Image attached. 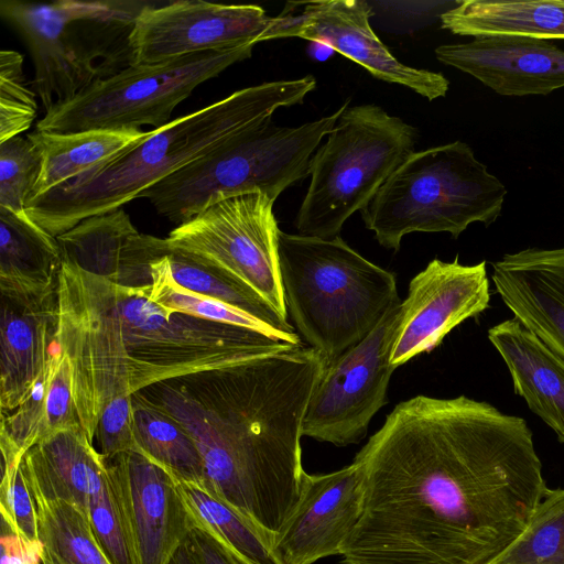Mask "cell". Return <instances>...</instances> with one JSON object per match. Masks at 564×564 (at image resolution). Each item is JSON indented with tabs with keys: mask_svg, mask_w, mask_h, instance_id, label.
I'll use <instances>...</instances> for the list:
<instances>
[{
	"mask_svg": "<svg viewBox=\"0 0 564 564\" xmlns=\"http://www.w3.org/2000/svg\"><path fill=\"white\" fill-rule=\"evenodd\" d=\"M151 270L152 283L145 286L147 296L164 308L262 333L290 334L276 330L237 307L178 285L171 278L166 254L154 262Z\"/></svg>",
	"mask_w": 564,
	"mask_h": 564,
	"instance_id": "836d02e7",
	"label": "cell"
},
{
	"mask_svg": "<svg viewBox=\"0 0 564 564\" xmlns=\"http://www.w3.org/2000/svg\"><path fill=\"white\" fill-rule=\"evenodd\" d=\"M401 303L397 301L361 341L325 362L307 405L303 436L335 446L365 437L371 419L387 402Z\"/></svg>",
	"mask_w": 564,
	"mask_h": 564,
	"instance_id": "4fadbf2b",
	"label": "cell"
},
{
	"mask_svg": "<svg viewBox=\"0 0 564 564\" xmlns=\"http://www.w3.org/2000/svg\"><path fill=\"white\" fill-rule=\"evenodd\" d=\"M487 564H564V488H549L522 532Z\"/></svg>",
	"mask_w": 564,
	"mask_h": 564,
	"instance_id": "d6a6232c",
	"label": "cell"
},
{
	"mask_svg": "<svg viewBox=\"0 0 564 564\" xmlns=\"http://www.w3.org/2000/svg\"><path fill=\"white\" fill-rule=\"evenodd\" d=\"M42 170V154L28 138L0 143V207L25 212Z\"/></svg>",
	"mask_w": 564,
	"mask_h": 564,
	"instance_id": "d590c367",
	"label": "cell"
},
{
	"mask_svg": "<svg viewBox=\"0 0 564 564\" xmlns=\"http://www.w3.org/2000/svg\"><path fill=\"white\" fill-rule=\"evenodd\" d=\"M272 17L254 4L149 2L130 34L131 65L262 42Z\"/></svg>",
	"mask_w": 564,
	"mask_h": 564,
	"instance_id": "9a60e30c",
	"label": "cell"
},
{
	"mask_svg": "<svg viewBox=\"0 0 564 564\" xmlns=\"http://www.w3.org/2000/svg\"><path fill=\"white\" fill-rule=\"evenodd\" d=\"M486 261L465 265L433 259L409 283L390 364L397 368L437 347L457 325L489 306Z\"/></svg>",
	"mask_w": 564,
	"mask_h": 564,
	"instance_id": "2e32d148",
	"label": "cell"
},
{
	"mask_svg": "<svg viewBox=\"0 0 564 564\" xmlns=\"http://www.w3.org/2000/svg\"><path fill=\"white\" fill-rule=\"evenodd\" d=\"M31 495L43 546L42 564H111L82 510L65 501Z\"/></svg>",
	"mask_w": 564,
	"mask_h": 564,
	"instance_id": "4dcf8cb0",
	"label": "cell"
},
{
	"mask_svg": "<svg viewBox=\"0 0 564 564\" xmlns=\"http://www.w3.org/2000/svg\"><path fill=\"white\" fill-rule=\"evenodd\" d=\"M326 137L294 225L300 235L332 239L414 152L417 131L377 105L346 102Z\"/></svg>",
	"mask_w": 564,
	"mask_h": 564,
	"instance_id": "9c48e42d",
	"label": "cell"
},
{
	"mask_svg": "<svg viewBox=\"0 0 564 564\" xmlns=\"http://www.w3.org/2000/svg\"><path fill=\"white\" fill-rule=\"evenodd\" d=\"M491 278L513 317L564 361V247L506 253Z\"/></svg>",
	"mask_w": 564,
	"mask_h": 564,
	"instance_id": "ffe728a7",
	"label": "cell"
},
{
	"mask_svg": "<svg viewBox=\"0 0 564 564\" xmlns=\"http://www.w3.org/2000/svg\"><path fill=\"white\" fill-rule=\"evenodd\" d=\"M148 3L1 0L2 18L31 53L45 113L131 65L130 34Z\"/></svg>",
	"mask_w": 564,
	"mask_h": 564,
	"instance_id": "5b68a950",
	"label": "cell"
},
{
	"mask_svg": "<svg viewBox=\"0 0 564 564\" xmlns=\"http://www.w3.org/2000/svg\"><path fill=\"white\" fill-rule=\"evenodd\" d=\"M63 257L57 238L26 212L0 207V290L44 296L57 291Z\"/></svg>",
	"mask_w": 564,
	"mask_h": 564,
	"instance_id": "d4e9b609",
	"label": "cell"
},
{
	"mask_svg": "<svg viewBox=\"0 0 564 564\" xmlns=\"http://www.w3.org/2000/svg\"><path fill=\"white\" fill-rule=\"evenodd\" d=\"M343 109L344 105L330 116L297 127L270 120L152 185L139 198L148 199L177 226L221 199L242 194L260 192L275 202L310 175L311 159Z\"/></svg>",
	"mask_w": 564,
	"mask_h": 564,
	"instance_id": "52a82bcc",
	"label": "cell"
},
{
	"mask_svg": "<svg viewBox=\"0 0 564 564\" xmlns=\"http://www.w3.org/2000/svg\"><path fill=\"white\" fill-rule=\"evenodd\" d=\"M166 261L171 278L178 285L237 307L276 330L295 333L288 319L247 284L169 249Z\"/></svg>",
	"mask_w": 564,
	"mask_h": 564,
	"instance_id": "1f68e13d",
	"label": "cell"
},
{
	"mask_svg": "<svg viewBox=\"0 0 564 564\" xmlns=\"http://www.w3.org/2000/svg\"><path fill=\"white\" fill-rule=\"evenodd\" d=\"M1 564H42L40 540L29 541L1 524Z\"/></svg>",
	"mask_w": 564,
	"mask_h": 564,
	"instance_id": "60d3db41",
	"label": "cell"
},
{
	"mask_svg": "<svg viewBox=\"0 0 564 564\" xmlns=\"http://www.w3.org/2000/svg\"><path fill=\"white\" fill-rule=\"evenodd\" d=\"M37 104L26 87L23 56L12 50L0 52V143L19 137L36 118Z\"/></svg>",
	"mask_w": 564,
	"mask_h": 564,
	"instance_id": "8d00e7d4",
	"label": "cell"
},
{
	"mask_svg": "<svg viewBox=\"0 0 564 564\" xmlns=\"http://www.w3.org/2000/svg\"><path fill=\"white\" fill-rule=\"evenodd\" d=\"M169 564H195L186 541L178 547Z\"/></svg>",
	"mask_w": 564,
	"mask_h": 564,
	"instance_id": "b9f144b4",
	"label": "cell"
},
{
	"mask_svg": "<svg viewBox=\"0 0 564 564\" xmlns=\"http://www.w3.org/2000/svg\"><path fill=\"white\" fill-rule=\"evenodd\" d=\"M507 188L463 141L414 151L360 210L367 229L398 251L412 232L457 238L474 223L501 215Z\"/></svg>",
	"mask_w": 564,
	"mask_h": 564,
	"instance_id": "8992f818",
	"label": "cell"
},
{
	"mask_svg": "<svg viewBox=\"0 0 564 564\" xmlns=\"http://www.w3.org/2000/svg\"><path fill=\"white\" fill-rule=\"evenodd\" d=\"M371 7L364 0L288 2L272 17L262 42L300 37L323 44L362 66L373 77L402 85L434 100L445 97L448 79L438 72L405 65L379 40L370 25Z\"/></svg>",
	"mask_w": 564,
	"mask_h": 564,
	"instance_id": "5bb4252c",
	"label": "cell"
},
{
	"mask_svg": "<svg viewBox=\"0 0 564 564\" xmlns=\"http://www.w3.org/2000/svg\"><path fill=\"white\" fill-rule=\"evenodd\" d=\"M194 521L215 536L241 564H281L273 539L202 485L182 482Z\"/></svg>",
	"mask_w": 564,
	"mask_h": 564,
	"instance_id": "f546056e",
	"label": "cell"
},
{
	"mask_svg": "<svg viewBox=\"0 0 564 564\" xmlns=\"http://www.w3.org/2000/svg\"><path fill=\"white\" fill-rule=\"evenodd\" d=\"M56 238L63 262L130 288L150 285L151 265L167 253L164 238L139 232L121 208L88 218Z\"/></svg>",
	"mask_w": 564,
	"mask_h": 564,
	"instance_id": "44dd1931",
	"label": "cell"
},
{
	"mask_svg": "<svg viewBox=\"0 0 564 564\" xmlns=\"http://www.w3.org/2000/svg\"><path fill=\"white\" fill-rule=\"evenodd\" d=\"M82 427L77 414L68 359L56 345L25 401L1 413V432L25 454L42 440L65 430Z\"/></svg>",
	"mask_w": 564,
	"mask_h": 564,
	"instance_id": "4316f807",
	"label": "cell"
},
{
	"mask_svg": "<svg viewBox=\"0 0 564 564\" xmlns=\"http://www.w3.org/2000/svg\"><path fill=\"white\" fill-rule=\"evenodd\" d=\"M137 452L170 470L180 481L205 485L200 453L185 429L140 391L131 395Z\"/></svg>",
	"mask_w": 564,
	"mask_h": 564,
	"instance_id": "f1b7e54d",
	"label": "cell"
},
{
	"mask_svg": "<svg viewBox=\"0 0 564 564\" xmlns=\"http://www.w3.org/2000/svg\"><path fill=\"white\" fill-rule=\"evenodd\" d=\"M150 133L141 129L87 130L70 133L34 131L26 135L41 151L42 170L30 199L39 197L112 159ZM29 199V200H30Z\"/></svg>",
	"mask_w": 564,
	"mask_h": 564,
	"instance_id": "83f0119b",
	"label": "cell"
},
{
	"mask_svg": "<svg viewBox=\"0 0 564 564\" xmlns=\"http://www.w3.org/2000/svg\"><path fill=\"white\" fill-rule=\"evenodd\" d=\"M21 466L31 492L70 503L87 518L91 498L107 475V460L83 427L42 440L23 455Z\"/></svg>",
	"mask_w": 564,
	"mask_h": 564,
	"instance_id": "603a6c76",
	"label": "cell"
},
{
	"mask_svg": "<svg viewBox=\"0 0 564 564\" xmlns=\"http://www.w3.org/2000/svg\"><path fill=\"white\" fill-rule=\"evenodd\" d=\"M527 422L466 395L395 405L354 463L360 519L341 564H487L549 490Z\"/></svg>",
	"mask_w": 564,
	"mask_h": 564,
	"instance_id": "6da1fadb",
	"label": "cell"
},
{
	"mask_svg": "<svg viewBox=\"0 0 564 564\" xmlns=\"http://www.w3.org/2000/svg\"><path fill=\"white\" fill-rule=\"evenodd\" d=\"M57 301L55 345L68 359L79 422L93 442L106 405L131 395L111 282L63 262Z\"/></svg>",
	"mask_w": 564,
	"mask_h": 564,
	"instance_id": "8fae6325",
	"label": "cell"
},
{
	"mask_svg": "<svg viewBox=\"0 0 564 564\" xmlns=\"http://www.w3.org/2000/svg\"><path fill=\"white\" fill-rule=\"evenodd\" d=\"M145 286L111 282L131 394L303 345L296 333L268 334L164 308L148 299Z\"/></svg>",
	"mask_w": 564,
	"mask_h": 564,
	"instance_id": "ba28073f",
	"label": "cell"
},
{
	"mask_svg": "<svg viewBox=\"0 0 564 564\" xmlns=\"http://www.w3.org/2000/svg\"><path fill=\"white\" fill-rule=\"evenodd\" d=\"M288 313L328 362L361 341L400 300L395 274L364 258L339 236L278 235Z\"/></svg>",
	"mask_w": 564,
	"mask_h": 564,
	"instance_id": "277c9868",
	"label": "cell"
},
{
	"mask_svg": "<svg viewBox=\"0 0 564 564\" xmlns=\"http://www.w3.org/2000/svg\"><path fill=\"white\" fill-rule=\"evenodd\" d=\"M273 204L260 192L225 198L164 239L169 250L247 284L288 319Z\"/></svg>",
	"mask_w": 564,
	"mask_h": 564,
	"instance_id": "7c38bea8",
	"label": "cell"
},
{
	"mask_svg": "<svg viewBox=\"0 0 564 564\" xmlns=\"http://www.w3.org/2000/svg\"><path fill=\"white\" fill-rule=\"evenodd\" d=\"M325 362L302 345L140 392L193 438L204 487L274 541L301 496L303 422Z\"/></svg>",
	"mask_w": 564,
	"mask_h": 564,
	"instance_id": "7a4b0ae2",
	"label": "cell"
},
{
	"mask_svg": "<svg viewBox=\"0 0 564 564\" xmlns=\"http://www.w3.org/2000/svg\"><path fill=\"white\" fill-rule=\"evenodd\" d=\"M131 395L113 399L100 415L95 436L99 453L106 460L123 453L137 452Z\"/></svg>",
	"mask_w": 564,
	"mask_h": 564,
	"instance_id": "f35d334b",
	"label": "cell"
},
{
	"mask_svg": "<svg viewBox=\"0 0 564 564\" xmlns=\"http://www.w3.org/2000/svg\"><path fill=\"white\" fill-rule=\"evenodd\" d=\"M454 34L564 40V0H465L441 14Z\"/></svg>",
	"mask_w": 564,
	"mask_h": 564,
	"instance_id": "484cf974",
	"label": "cell"
},
{
	"mask_svg": "<svg viewBox=\"0 0 564 564\" xmlns=\"http://www.w3.org/2000/svg\"><path fill=\"white\" fill-rule=\"evenodd\" d=\"M364 501L362 475L354 462L327 474L305 473L300 499L273 543L281 564H314L341 555Z\"/></svg>",
	"mask_w": 564,
	"mask_h": 564,
	"instance_id": "ac0fdd59",
	"label": "cell"
},
{
	"mask_svg": "<svg viewBox=\"0 0 564 564\" xmlns=\"http://www.w3.org/2000/svg\"><path fill=\"white\" fill-rule=\"evenodd\" d=\"M253 44L130 65L100 80L37 121L41 132L128 130L170 122L173 110L204 82L249 58Z\"/></svg>",
	"mask_w": 564,
	"mask_h": 564,
	"instance_id": "30bf717a",
	"label": "cell"
},
{
	"mask_svg": "<svg viewBox=\"0 0 564 564\" xmlns=\"http://www.w3.org/2000/svg\"><path fill=\"white\" fill-rule=\"evenodd\" d=\"M57 324V291L44 296L1 292V413L15 410L30 394L53 351Z\"/></svg>",
	"mask_w": 564,
	"mask_h": 564,
	"instance_id": "7402d4cb",
	"label": "cell"
},
{
	"mask_svg": "<svg viewBox=\"0 0 564 564\" xmlns=\"http://www.w3.org/2000/svg\"><path fill=\"white\" fill-rule=\"evenodd\" d=\"M436 58L501 96L547 95L564 88V50L522 36L475 37L435 48Z\"/></svg>",
	"mask_w": 564,
	"mask_h": 564,
	"instance_id": "d6986e66",
	"label": "cell"
},
{
	"mask_svg": "<svg viewBox=\"0 0 564 564\" xmlns=\"http://www.w3.org/2000/svg\"><path fill=\"white\" fill-rule=\"evenodd\" d=\"M186 542L195 564H241L215 536L194 521V519Z\"/></svg>",
	"mask_w": 564,
	"mask_h": 564,
	"instance_id": "ab89813d",
	"label": "cell"
},
{
	"mask_svg": "<svg viewBox=\"0 0 564 564\" xmlns=\"http://www.w3.org/2000/svg\"><path fill=\"white\" fill-rule=\"evenodd\" d=\"M21 460L11 466L1 467V524L25 540L37 541L40 539L35 503L28 487Z\"/></svg>",
	"mask_w": 564,
	"mask_h": 564,
	"instance_id": "74e56055",
	"label": "cell"
},
{
	"mask_svg": "<svg viewBox=\"0 0 564 564\" xmlns=\"http://www.w3.org/2000/svg\"><path fill=\"white\" fill-rule=\"evenodd\" d=\"M128 518L140 564H169L193 518L181 481L138 452L107 460Z\"/></svg>",
	"mask_w": 564,
	"mask_h": 564,
	"instance_id": "e0dca14e",
	"label": "cell"
},
{
	"mask_svg": "<svg viewBox=\"0 0 564 564\" xmlns=\"http://www.w3.org/2000/svg\"><path fill=\"white\" fill-rule=\"evenodd\" d=\"M505 360L514 392L564 443V361L514 317L488 330Z\"/></svg>",
	"mask_w": 564,
	"mask_h": 564,
	"instance_id": "cb8c5ba5",
	"label": "cell"
},
{
	"mask_svg": "<svg viewBox=\"0 0 564 564\" xmlns=\"http://www.w3.org/2000/svg\"><path fill=\"white\" fill-rule=\"evenodd\" d=\"M312 75L265 82L150 130L147 138L72 181L28 202V216L55 238L79 223L115 212L185 166L300 105L314 90Z\"/></svg>",
	"mask_w": 564,
	"mask_h": 564,
	"instance_id": "3957f363",
	"label": "cell"
},
{
	"mask_svg": "<svg viewBox=\"0 0 564 564\" xmlns=\"http://www.w3.org/2000/svg\"><path fill=\"white\" fill-rule=\"evenodd\" d=\"M88 520L111 564H140L132 531L108 465L102 486L91 498Z\"/></svg>",
	"mask_w": 564,
	"mask_h": 564,
	"instance_id": "e575fe53",
	"label": "cell"
}]
</instances>
